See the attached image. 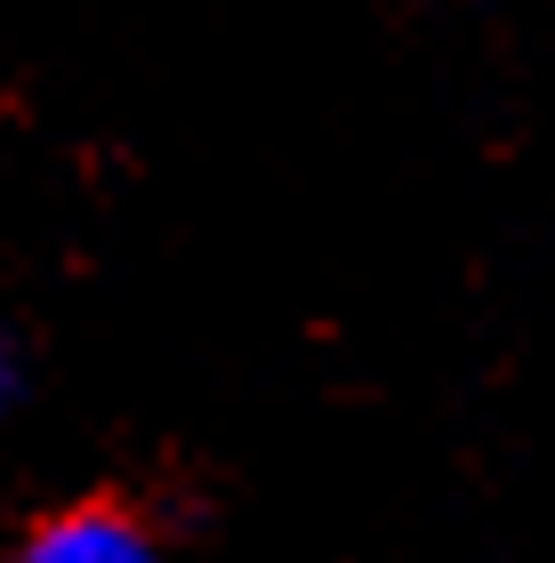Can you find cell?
I'll use <instances>...</instances> for the list:
<instances>
[{"label": "cell", "mask_w": 555, "mask_h": 563, "mask_svg": "<svg viewBox=\"0 0 555 563\" xmlns=\"http://www.w3.org/2000/svg\"><path fill=\"white\" fill-rule=\"evenodd\" d=\"M9 563H169L162 531L121 499H73L57 516H41L24 540L9 548Z\"/></svg>", "instance_id": "cell-1"}, {"label": "cell", "mask_w": 555, "mask_h": 563, "mask_svg": "<svg viewBox=\"0 0 555 563\" xmlns=\"http://www.w3.org/2000/svg\"><path fill=\"white\" fill-rule=\"evenodd\" d=\"M9 402H16V354H9V339H0V419H9Z\"/></svg>", "instance_id": "cell-2"}]
</instances>
